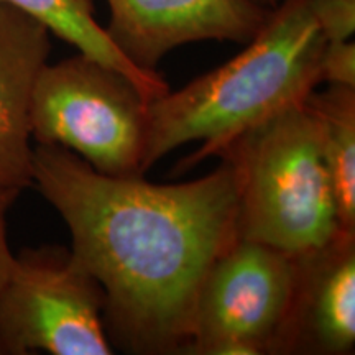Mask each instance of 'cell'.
Listing matches in <instances>:
<instances>
[{"instance_id":"obj_1","label":"cell","mask_w":355,"mask_h":355,"mask_svg":"<svg viewBox=\"0 0 355 355\" xmlns=\"http://www.w3.org/2000/svg\"><path fill=\"white\" fill-rule=\"evenodd\" d=\"M175 184L107 176L69 150L33 146V186L63 217L69 250L105 293L114 350L186 354L194 303L217 257L237 239L229 159Z\"/></svg>"},{"instance_id":"obj_2","label":"cell","mask_w":355,"mask_h":355,"mask_svg":"<svg viewBox=\"0 0 355 355\" xmlns=\"http://www.w3.org/2000/svg\"><path fill=\"white\" fill-rule=\"evenodd\" d=\"M327 38L311 0H279L232 60L148 104L144 175L173 150L201 146L176 171L217 157L230 141L321 84Z\"/></svg>"},{"instance_id":"obj_3","label":"cell","mask_w":355,"mask_h":355,"mask_svg":"<svg viewBox=\"0 0 355 355\" xmlns=\"http://www.w3.org/2000/svg\"><path fill=\"white\" fill-rule=\"evenodd\" d=\"M217 158L229 159L235 171L237 237L298 255L340 230L318 127L304 101L248 128Z\"/></svg>"},{"instance_id":"obj_4","label":"cell","mask_w":355,"mask_h":355,"mask_svg":"<svg viewBox=\"0 0 355 355\" xmlns=\"http://www.w3.org/2000/svg\"><path fill=\"white\" fill-rule=\"evenodd\" d=\"M150 102L121 71L78 51L40 71L32 139L63 146L102 175L144 176Z\"/></svg>"},{"instance_id":"obj_5","label":"cell","mask_w":355,"mask_h":355,"mask_svg":"<svg viewBox=\"0 0 355 355\" xmlns=\"http://www.w3.org/2000/svg\"><path fill=\"white\" fill-rule=\"evenodd\" d=\"M105 293L69 247L13 254L0 285V355H110Z\"/></svg>"},{"instance_id":"obj_6","label":"cell","mask_w":355,"mask_h":355,"mask_svg":"<svg viewBox=\"0 0 355 355\" xmlns=\"http://www.w3.org/2000/svg\"><path fill=\"white\" fill-rule=\"evenodd\" d=\"M295 257L237 237L207 270L191 321V355H272L290 308Z\"/></svg>"},{"instance_id":"obj_7","label":"cell","mask_w":355,"mask_h":355,"mask_svg":"<svg viewBox=\"0 0 355 355\" xmlns=\"http://www.w3.org/2000/svg\"><path fill=\"white\" fill-rule=\"evenodd\" d=\"M105 33L141 71L157 73L168 53L188 43L245 44L265 24L270 8L254 0H107Z\"/></svg>"},{"instance_id":"obj_8","label":"cell","mask_w":355,"mask_h":355,"mask_svg":"<svg viewBox=\"0 0 355 355\" xmlns=\"http://www.w3.org/2000/svg\"><path fill=\"white\" fill-rule=\"evenodd\" d=\"M295 257L290 308L272 355H352L355 232Z\"/></svg>"},{"instance_id":"obj_9","label":"cell","mask_w":355,"mask_h":355,"mask_svg":"<svg viewBox=\"0 0 355 355\" xmlns=\"http://www.w3.org/2000/svg\"><path fill=\"white\" fill-rule=\"evenodd\" d=\"M50 53L48 26L0 0V188L33 186L30 105Z\"/></svg>"},{"instance_id":"obj_10","label":"cell","mask_w":355,"mask_h":355,"mask_svg":"<svg viewBox=\"0 0 355 355\" xmlns=\"http://www.w3.org/2000/svg\"><path fill=\"white\" fill-rule=\"evenodd\" d=\"M326 86L324 91L309 92L304 105L318 127L339 229L355 232V87Z\"/></svg>"},{"instance_id":"obj_11","label":"cell","mask_w":355,"mask_h":355,"mask_svg":"<svg viewBox=\"0 0 355 355\" xmlns=\"http://www.w3.org/2000/svg\"><path fill=\"white\" fill-rule=\"evenodd\" d=\"M48 26L51 35L64 40L79 53L121 71L153 101L166 94L170 86L158 73L141 71L122 55L96 20L92 0H3Z\"/></svg>"},{"instance_id":"obj_12","label":"cell","mask_w":355,"mask_h":355,"mask_svg":"<svg viewBox=\"0 0 355 355\" xmlns=\"http://www.w3.org/2000/svg\"><path fill=\"white\" fill-rule=\"evenodd\" d=\"M327 42L349 40L355 32V0H311Z\"/></svg>"},{"instance_id":"obj_13","label":"cell","mask_w":355,"mask_h":355,"mask_svg":"<svg viewBox=\"0 0 355 355\" xmlns=\"http://www.w3.org/2000/svg\"><path fill=\"white\" fill-rule=\"evenodd\" d=\"M340 84L355 87V43L349 40H331L321 60V84Z\"/></svg>"},{"instance_id":"obj_14","label":"cell","mask_w":355,"mask_h":355,"mask_svg":"<svg viewBox=\"0 0 355 355\" xmlns=\"http://www.w3.org/2000/svg\"><path fill=\"white\" fill-rule=\"evenodd\" d=\"M20 194V191L17 189L0 188V285L6 279L13 260V252L10 248V243H8L7 217L8 211L12 209V206L19 199Z\"/></svg>"},{"instance_id":"obj_15","label":"cell","mask_w":355,"mask_h":355,"mask_svg":"<svg viewBox=\"0 0 355 355\" xmlns=\"http://www.w3.org/2000/svg\"><path fill=\"white\" fill-rule=\"evenodd\" d=\"M255 3H259V6L261 7H266V8H273L277 3L279 2V0H254Z\"/></svg>"}]
</instances>
